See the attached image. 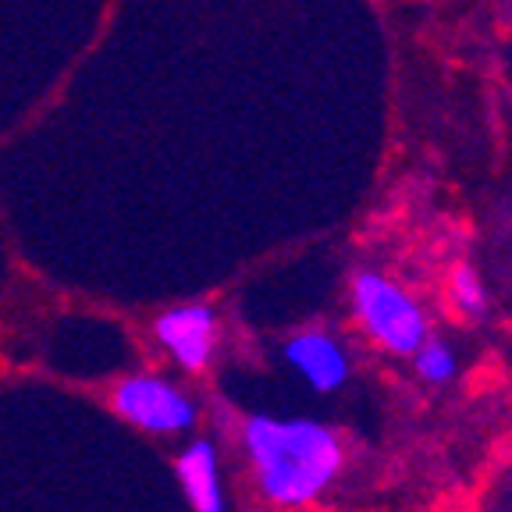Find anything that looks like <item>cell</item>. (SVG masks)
I'll return each instance as SVG.
<instances>
[{"label":"cell","mask_w":512,"mask_h":512,"mask_svg":"<svg viewBox=\"0 0 512 512\" xmlns=\"http://www.w3.org/2000/svg\"><path fill=\"white\" fill-rule=\"evenodd\" d=\"M175 477L182 484L185 498H189L192 512H228L221 484V459H217V445L210 438H196L182 448V456L175 463Z\"/></svg>","instance_id":"cell-6"},{"label":"cell","mask_w":512,"mask_h":512,"mask_svg":"<svg viewBox=\"0 0 512 512\" xmlns=\"http://www.w3.org/2000/svg\"><path fill=\"white\" fill-rule=\"evenodd\" d=\"M352 310L360 317L363 331L395 356H413L431 335L420 303L377 271H360L352 278Z\"/></svg>","instance_id":"cell-2"},{"label":"cell","mask_w":512,"mask_h":512,"mask_svg":"<svg viewBox=\"0 0 512 512\" xmlns=\"http://www.w3.org/2000/svg\"><path fill=\"white\" fill-rule=\"evenodd\" d=\"M285 360L320 395L338 392L349 381V356L328 331H299V335H292L285 342Z\"/></svg>","instance_id":"cell-5"},{"label":"cell","mask_w":512,"mask_h":512,"mask_svg":"<svg viewBox=\"0 0 512 512\" xmlns=\"http://www.w3.org/2000/svg\"><path fill=\"white\" fill-rule=\"evenodd\" d=\"M111 409L146 434H185L200 420L196 402L175 381L157 374L121 377L111 388Z\"/></svg>","instance_id":"cell-3"},{"label":"cell","mask_w":512,"mask_h":512,"mask_svg":"<svg viewBox=\"0 0 512 512\" xmlns=\"http://www.w3.org/2000/svg\"><path fill=\"white\" fill-rule=\"evenodd\" d=\"M413 367L427 384H448L456 377L459 360H456V352H452V345L427 335V342L413 352Z\"/></svg>","instance_id":"cell-7"},{"label":"cell","mask_w":512,"mask_h":512,"mask_svg":"<svg viewBox=\"0 0 512 512\" xmlns=\"http://www.w3.org/2000/svg\"><path fill=\"white\" fill-rule=\"evenodd\" d=\"M242 452L253 470L256 491L281 509L317 502L345 466V445L338 431L303 416H246Z\"/></svg>","instance_id":"cell-1"},{"label":"cell","mask_w":512,"mask_h":512,"mask_svg":"<svg viewBox=\"0 0 512 512\" xmlns=\"http://www.w3.org/2000/svg\"><path fill=\"white\" fill-rule=\"evenodd\" d=\"M153 335L168 349V356L189 374L210 367L217 352V313L203 303H185L164 310L153 320Z\"/></svg>","instance_id":"cell-4"},{"label":"cell","mask_w":512,"mask_h":512,"mask_svg":"<svg viewBox=\"0 0 512 512\" xmlns=\"http://www.w3.org/2000/svg\"><path fill=\"white\" fill-rule=\"evenodd\" d=\"M452 303L466 317H480V313L488 310V288H484L480 274L470 264H459L452 271Z\"/></svg>","instance_id":"cell-8"}]
</instances>
